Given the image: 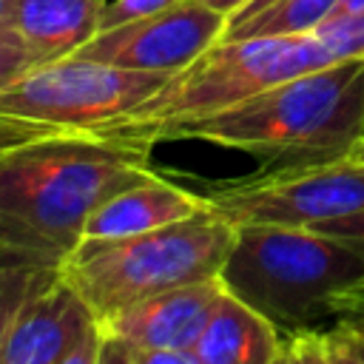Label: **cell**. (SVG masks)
<instances>
[{
    "label": "cell",
    "mask_w": 364,
    "mask_h": 364,
    "mask_svg": "<svg viewBox=\"0 0 364 364\" xmlns=\"http://www.w3.org/2000/svg\"><path fill=\"white\" fill-rule=\"evenodd\" d=\"M142 139L54 131L0 151V247L63 267L91 213L156 173Z\"/></svg>",
    "instance_id": "cell-1"
},
{
    "label": "cell",
    "mask_w": 364,
    "mask_h": 364,
    "mask_svg": "<svg viewBox=\"0 0 364 364\" xmlns=\"http://www.w3.org/2000/svg\"><path fill=\"white\" fill-rule=\"evenodd\" d=\"M173 3H179V0H111V3L105 6V11H102L100 28L122 26V23H131V20H139V17L165 11V9L173 6Z\"/></svg>",
    "instance_id": "cell-19"
},
{
    "label": "cell",
    "mask_w": 364,
    "mask_h": 364,
    "mask_svg": "<svg viewBox=\"0 0 364 364\" xmlns=\"http://www.w3.org/2000/svg\"><path fill=\"white\" fill-rule=\"evenodd\" d=\"M171 77L63 57L0 85V114L60 131H100L151 100Z\"/></svg>",
    "instance_id": "cell-6"
},
{
    "label": "cell",
    "mask_w": 364,
    "mask_h": 364,
    "mask_svg": "<svg viewBox=\"0 0 364 364\" xmlns=\"http://www.w3.org/2000/svg\"><path fill=\"white\" fill-rule=\"evenodd\" d=\"M358 9H364V0H338L333 17H336V14H350V11H358Z\"/></svg>",
    "instance_id": "cell-30"
},
{
    "label": "cell",
    "mask_w": 364,
    "mask_h": 364,
    "mask_svg": "<svg viewBox=\"0 0 364 364\" xmlns=\"http://www.w3.org/2000/svg\"><path fill=\"white\" fill-rule=\"evenodd\" d=\"M338 0H276L256 14L228 20L222 40L273 37V34H313L333 17Z\"/></svg>",
    "instance_id": "cell-14"
},
{
    "label": "cell",
    "mask_w": 364,
    "mask_h": 364,
    "mask_svg": "<svg viewBox=\"0 0 364 364\" xmlns=\"http://www.w3.org/2000/svg\"><path fill=\"white\" fill-rule=\"evenodd\" d=\"M299 341H301V353H304V364H330L327 361V353L321 347V338L316 330H307V333H296Z\"/></svg>",
    "instance_id": "cell-26"
},
{
    "label": "cell",
    "mask_w": 364,
    "mask_h": 364,
    "mask_svg": "<svg viewBox=\"0 0 364 364\" xmlns=\"http://www.w3.org/2000/svg\"><path fill=\"white\" fill-rule=\"evenodd\" d=\"M284 338L270 318L225 287L191 353L199 364H273Z\"/></svg>",
    "instance_id": "cell-12"
},
{
    "label": "cell",
    "mask_w": 364,
    "mask_h": 364,
    "mask_svg": "<svg viewBox=\"0 0 364 364\" xmlns=\"http://www.w3.org/2000/svg\"><path fill=\"white\" fill-rule=\"evenodd\" d=\"M353 156H355V159H364V139L358 142V148H355V154H353Z\"/></svg>",
    "instance_id": "cell-32"
},
{
    "label": "cell",
    "mask_w": 364,
    "mask_h": 364,
    "mask_svg": "<svg viewBox=\"0 0 364 364\" xmlns=\"http://www.w3.org/2000/svg\"><path fill=\"white\" fill-rule=\"evenodd\" d=\"M313 37L336 60H364V9L324 20Z\"/></svg>",
    "instance_id": "cell-16"
},
{
    "label": "cell",
    "mask_w": 364,
    "mask_h": 364,
    "mask_svg": "<svg viewBox=\"0 0 364 364\" xmlns=\"http://www.w3.org/2000/svg\"><path fill=\"white\" fill-rule=\"evenodd\" d=\"M100 364H134V353H131V347H125L122 341H117V338H111V336L102 333Z\"/></svg>",
    "instance_id": "cell-25"
},
{
    "label": "cell",
    "mask_w": 364,
    "mask_h": 364,
    "mask_svg": "<svg viewBox=\"0 0 364 364\" xmlns=\"http://www.w3.org/2000/svg\"><path fill=\"white\" fill-rule=\"evenodd\" d=\"M202 3H208L210 9H216V11H222V14H228V17H233L247 0H202Z\"/></svg>",
    "instance_id": "cell-28"
},
{
    "label": "cell",
    "mask_w": 364,
    "mask_h": 364,
    "mask_svg": "<svg viewBox=\"0 0 364 364\" xmlns=\"http://www.w3.org/2000/svg\"><path fill=\"white\" fill-rule=\"evenodd\" d=\"M100 350H102V330L100 321L82 336V341L65 355L63 364H100Z\"/></svg>",
    "instance_id": "cell-22"
},
{
    "label": "cell",
    "mask_w": 364,
    "mask_h": 364,
    "mask_svg": "<svg viewBox=\"0 0 364 364\" xmlns=\"http://www.w3.org/2000/svg\"><path fill=\"white\" fill-rule=\"evenodd\" d=\"M333 313H336V318H353V321L364 324V279L336 299Z\"/></svg>",
    "instance_id": "cell-23"
},
{
    "label": "cell",
    "mask_w": 364,
    "mask_h": 364,
    "mask_svg": "<svg viewBox=\"0 0 364 364\" xmlns=\"http://www.w3.org/2000/svg\"><path fill=\"white\" fill-rule=\"evenodd\" d=\"M43 63L46 60L31 46H26L14 31L0 28V85L17 80L20 74H26Z\"/></svg>",
    "instance_id": "cell-18"
},
{
    "label": "cell",
    "mask_w": 364,
    "mask_h": 364,
    "mask_svg": "<svg viewBox=\"0 0 364 364\" xmlns=\"http://www.w3.org/2000/svg\"><path fill=\"white\" fill-rule=\"evenodd\" d=\"M310 230H318V233H327V236H336L353 247H358L364 253V210L361 213H350V216H341V219H330V222H321Z\"/></svg>",
    "instance_id": "cell-21"
},
{
    "label": "cell",
    "mask_w": 364,
    "mask_h": 364,
    "mask_svg": "<svg viewBox=\"0 0 364 364\" xmlns=\"http://www.w3.org/2000/svg\"><path fill=\"white\" fill-rule=\"evenodd\" d=\"M208 208L205 193H193L159 171L142 182H134L114 196H108L88 219L82 230V242L91 239H122L148 230L168 228L173 222H185Z\"/></svg>",
    "instance_id": "cell-11"
},
{
    "label": "cell",
    "mask_w": 364,
    "mask_h": 364,
    "mask_svg": "<svg viewBox=\"0 0 364 364\" xmlns=\"http://www.w3.org/2000/svg\"><path fill=\"white\" fill-rule=\"evenodd\" d=\"M333 63L338 60L313 34L219 40L176 71L151 100L100 131L131 136L162 122L205 117Z\"/></svg>",
    "instance_id": "cell-5"
},
{
    "label": "cell",
    "mask_w": 364,
    "mask_h": 364,
    "mask_svg": "<svg viewBox=\"0 0 364 364\" xmlns=\"http://www.w3.org/2000/svg\"><path fill=\"white\" fill-rule=\"evenodd\" d=\"M57 273V264L0 247V347L26 299Z\"/></svg>",
    "instance_id": "cell-15"
},
{
    "label": "cell",
    "mask_w": 364,
    "mask_h": 364,
    "mask_svg": "<svg viewBox=\"0 0 364 364\" xmlns=\"http://www.w3.org/2000/svg\"><path fill=\"white\" fill-rule=\"evenodd\" d=\"M222 293L219 276L171 287L100 318V330L131 350H191Z\"/></svg>",
    "instance_id": "cell-10"
},
{
    "label": "cell",
    "mask_w": 364,
    "mask_h": 364,
    "mask_svg": "<svg viewBox=\"0 0 364 364\" xmlns=\"http://www.w3.org/2000/svg\"><path fill=\"white\" fill-rule=\"evenodd\" d=\"M9 3L11 0H0V28H9Z\"/></svg>",
    "instance_id": "cell-31"
},
{
    "label": "cell",
    "mask_w": 364,
    "mask_h": 364,
    "mask_svg": "<svg viewBox=\"0 0 364 364\" xmlns=\"http://www.w3.org/2000/svg\"><path fill=\"white\" fill-rule=\"evenodd\" d=\"M94 324L97 316L60 267L14 316L0 347V364H63Z\"/></svg>",
    "instance_id": "cell-9"
},
{
    "label": "cell",
    "mask_w": 364,
    "mask_h": 364,
    "mask_svg": "<svg viewBox=\"0 0 364 364\" xmlns=\"http://www.w3.org/2000/svg\"><path fill=\"white\" fill-rule=\"evenodd\" d=\"M270 3H276V0H247L230 20H236V17H247V14H256V11H262L264 6H270Z\"/></svg>",
    "instance_id": "cell-29"
},
{
    "label": "cell",
    "mask_w": 364,
    "mask_h": 364,
    "mask_svg": "<svg viewBox=\"0 0 364 364\" xmlns=\"http://www.w3.org/2000/svg\"><path fill=\"white\" fill-rule=\"evenodd\" d=\"M330 364H364V324L353 318H333L316 330Z\"/></svg>",
    "instance_id": "cell-17"
},
{
    "label": "cell",
    "mask_w": 364,
    "mask_h": 364,
    "mask_svg": "<svg viewBox=\"0 0 364 364\" xmlns=\"http://www.w3.org/2000/svg\"><path fill=\"white\" fill-rule=\"evenodd\" d=\"M105 6L108 0H11L9 31L46 63L63 60L100 31Z\"/></svg>",
    "instance_id": "cell-13"
},
{
    "label": "cell",
    "mask_w": 364,
    "mask_h": 364,
    "mask_svg": "<svg viewBox=\"0 0 364 364\" xmlns=\"http://www.w3.org/2000/svg\"><path fill=\"white\" fill-rule=\"evenodd\" d=\"M205 202L233 225L316 228L364 210V159L347 156L307 168L259 171L210 188Z\"/></svg>",
    "instance_id": "cell-7"
},
{
    "label": "cell",
    "mask_w": 364,
    "mask_h": 364,
    "mask_svg": "<svg viewBox=\"0 0 364 364\" xmlns=\"http://www.w3.org/2000/svg\"><path fill=\"white\" fill-rule=\"evenodd\" d=\"M228 20V14L210 9L202 0H179L165 11L100 28L71 57L134 71L176 74L222 40Z\"/></svg>",
    "instance_id": "cell-8"
},
{
    "label": "cell",
    "mask_w": 364,
    "mask_h": 364,
    "mask_svg": "<svg viewBox=\"0 0 364 364\" xmlns=\"http://www.w3.org/2000/svg\"><path fill=\"white\" fill-rule=\"evenodd\" d=\"M233 242L236 225L205 208L159 230L80 242L63 276L100 321L162 290L216 279Z\"/></svg>",
    "instance_id": "cell-4"
},
{
    "label": "cell",
    "mask_w": 364,
    "mask_h": 364,
    "mask_svg": "<svg viewBox=\"0 0 364 364\" xmlns=\"http://www.w3.org/2000/svg\"><path fill=\"white\" fill-rule=\"evenodd\" d=\"M219 279L236 299L293 336L336 318V299L364 279V253L310 228L236 225Z\"/></svg>",
    "instance_id": "cell-3"
},
{
    "label": "cell",
    "mask_w": 364,
    "mask_h": 364,
    "mask_svg": "<svg viewBox=\"0 0 364 364\" xmlns=\"http://www.w3.org/2000/svg\"><path fill=\"white\" fill-rule=\"evenodd\" d=\"M273 364H304L301 341H299V336H296V333L284 338V347H282V353H279V358H276Z\"/></svg>",
    "instance_id": "cell-27"
},
{
    "label": "cell",
    "mask_w": 364,
    "mask_h": 364,
    "mask_svg": "<svg viewBox=\"0 0 364 364\" xmlns=\"http://www.w3.org/2000/svg\"><path fill=\"white\" fill-rule=\"evenodd\" d=\"M134 364H199L191 350H131Z\"/></svg>",
    "instance_id": "cell-24"
},
{
    "label": "cell",
    "mask_w": 364,
    "mask_h": 364,
    "mask_svg": "<svg viewBox=\"0 0 364 364\" xmlns=\"http://www.w3.org/2000/svg\"><path fill=\"white\" fill-rule=\"evenodd\" d=\"M131 139L148 145L199 139L236 148L256 156L262 171L347 159L364 139V60H338L230 108L162 122L131 134Z\"/></svg>",
    "instance_id": "cell-2"
},
{
    "label": "cell",
    "mask_w": 364,
    "mask_h": 364,
    "mask_svg": "<svg viewBox=\"0 0 364 364\" xmlns=\"http://www.w3.org/2000/svg\"><path fill=\"white\" fill-rule=\"evenodd\" d=\"M60 128H51V125H43V122H31V119H14V117H3L0 114V151L3 148H11V145H20V142H28L34 136H43V134H54Z\"/></svg>",
    "instance_id": "cell-20"
}]
</instances>
